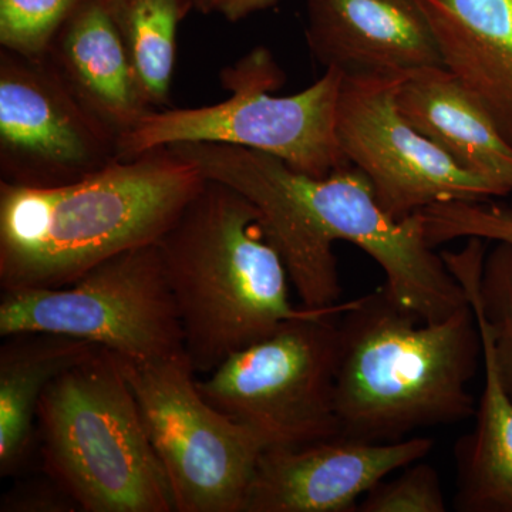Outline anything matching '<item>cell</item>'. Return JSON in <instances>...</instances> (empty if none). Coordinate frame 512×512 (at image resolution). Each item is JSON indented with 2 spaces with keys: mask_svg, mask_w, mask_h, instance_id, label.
I'll return each instance as SVG.
<instances>
[{
  "mask_svg": "<svg viewBox=\"0 0 512 512\" xmlns=\"http://www.w3.org/2000/svg\"><path fill=\"white\" fill-rule=\"evenodd\" d=\"M185 154L207 180L229 185L258 208L305 308L340 303L335 241L375 259L390 295L424 322H439L467 305L463 286L427 239L420 212L403 220L387 214L355 165L315 178L269 154L228 144L192 143Z\"/></svg>",
  "mask_w": 512,
  "mask_h": 512,
  "instance_id": "cell-1",
  "label": "cell"
},
{
  "mask_svg": "<svg viewBox=\"0 0 512 512\" xmlns=\"http://www.w3.org/2000/svg\"><path fill=\"white\" fill-rule=\"evenodd\" d=\"M204 183L168 147L60 187L0 181V288H64L111 256L157 244Z\"/></svg>",
  "mask_w": 512,
  "mask_h": 512,
  "instance_id": "cell-2",
  "label": "cell"
},
{
  "mask_svg": "<svg viewBox=\"0 0 512 512\" xmlns=\"http://www.w3.org/2000/svg\"><path fill=\"white\" fill-rule=\"evenodd\" d=\"M338 328L335 407L342 436L392 443L476 416L468 384L483 360V342L470 303L424 322L383 285L353 299Z\"/></svg>",
  "mask_w": 512,
  "mask_h": 512,
  "instance_id": "cell-3",
  "label": "cell"
},
{
  "mask_svg": "<svg viewBox=\"0 0 512 512\" xmlns=\"http://www.w3.org/2000/svg\"><path fill=\"white\" fill-rule=\"evenodd\" d=\"M195 373L208 375L239 350L292 319L342 315L293 306L288 271L258 208L241 192L207 180L157 242Z\"/></svg>",
  "mask_w": 512,
  "mask_h": 512,
  "instance_id": "cell-4",
  "label": "cell"
},
{
  "mask_svg": "<svg viewBox=\"0 0 512 512\" xmlns=\"http://www.w3.org/2000/svg\"><path fill=\"white\" fill-rule=\"evenodd\" d=\"M36 440L43 471L80 511H175L136 396L109 350L97 349L47 386Z\"/></svg>",
  "mask_w": 512,
  "mask_h": 512,
  "instance_id": "cell-5",
  "label": "cell"
},
{
  "mask_svg": "<svg viewBox=\"0 0 512 512\" xmlns=\"http://www.w3.org/2000/svg\"><path fill=\"white\" fill-rule=\"evenodd\" d=\"M343 74L326 69L308 89L274 96L284 82L268 49L256 47L221 73L227 100L195 109L153 110L120 140V160L177 143H217L261 151L309 177L349 165L336 137Z\"/></svg>",
  "mask_w": 512,
  "mask_h": 512,
  "instance_id": "cell-6",
  "label": "cell"
},
{
  "mask_svg": "<svg viewBox=\"0 0 512 512\" xmlns=\"http://www.w3.org/2000/svg\"><path fill=\"white\" fill-rule=\"evenodd\" d=\"M19 332L87 340L136 363L185 356L183 325L157 244L111 256L64 288L2 291L0 336Z\"/></svg>",
  "mask_w": 512,
  "mask_h": 512,
  "instance_id": "cell-7",
  "label": "cell"
},
{
  "mask_svg": "<svg viewBox=\"0 0 512 512\" xmlns=\"http://www.w3.org/2000/svg\"><path fill=\"white\" fill-rule=\"evenodd\" d=\"M336 315L288 320L268 338L225 359L198 390L268 447L303 446L339 436L335 387Z\"/></svg>",
  "mask_w": 512,
  "mask_h": 512,
  "instance_id": "cell-8",
  "label": "cell"
},
{
  "mask_svg": "<svg viewBox=\"0 0 512 512\" xmlns=\"http://www.w3.org/2000/svg\"><path fill=\"white\" fill-rule=\"evenodd\" d=\"M117 360L167 474L175 511L242 512L265 441L202 397L187 355Z\"/></svg>",
  "mask_w": 512,
  "mask_h": 512,
  "instance_id": "cell-9",
  "label": "cell"
},
{
  "mask_svg": "<svg viewBox=\"0 0 512 512\" xmlns=\"http://www.w3.org/2000/svg\"><path fill=\"white\" fill-rule=\"evenodd\" d=\"M406 76H343L336 137L348 163L375 190L380 207L403 220L439 202L491 201L490 184L468 173L420 134L397 106Z\"/></svg>",
  "mask_w": 512,
  "mask_h": 512,
  "instance_id": "cell-10",
  "label": "cell"
},
{
  "mask_svg": "<svg viewBox=\"0 0 512 512\" xmlns=\"http://www.w3.org/2000/svg\"><path fill=\"white\" fill-rule=\"evenodd\" d=\"M117 160L119 138L74 96L46 56L0 49V181L60 187Z\"/></svg>",
  "mask_w": 512,
  "mask_h": 512,
  "instance_id": "cell-11",
  "label": "cell"
},
{
  "mask_svg": "<svg viewBox=\"0 0 512 512\" xmlns=\"http://www.w3.org/2000/svg\"><path fill=\"white\" fill-rule=\"evenodd\" d=\"M433 446L429 437L370 443L339 434L265 448L242 512H355L376 484L424 460Z\"/></svg>",
  "mask_w": 512,
  "mask_h": 512,
  "instance_id": "cell-12",
  "label": "cell"
},
{
  "mask_svg": "<svg viewBox=\"0 0 512 512\" xmlns=\"http://www.w3.org/2000/svg\"><path fill=\"white\" fill-rule=\"evenodd\" d=\"M306 42L320 64L346 76L444 67L416 0H308Z\"/></svg>",
  "mask_w": 512,
  "mask_h": 512,
  "instance_id": "cell-13",
  "label": "cell"
},
{
  "mask_svg": "<svg viewBox=\"0 0 512 512\" xmlns=\"http://www.w3.org/2000/svg\"><path fill=\"white\" fill-rule=\"evenodd\" d=\"M485 242L481 238H467L466 247L460 251L441 252L448 271L463 286L476 316L485 372L476 427L461 437L454 448L456 510L512 512V400L498 373L493 339L478 295L487 255Z\"/></svg>",
  "mask_w": 512,
  "mask_h": 512,
  "instance_id": "cell-14",
  "label": "cell"
},
{
  "mask_svg": "<svg viewBox=\"0 0 512 512\" xmlns=\"http://www.w3.org/2000/svg\"><path fill=\"white\" fill-rule=\"evenodd\" d=\"M45 56L83 106L119 138V144L156 110L137 82L107 0H80Z\"/></svg>",
  "mask_w": 512,
  "mask_h": 512,
  "instance_id": "cell-15",
  "label": "cell"
},
{
  "mask_svg": "<svg viewBox=\"0 0 512 512\" xmlns=\"http://www.w3.org/2000/svg\"><path fill=\"white\" fill-rule=\"evenodd\" d=\"M404 119L468 173L512 194V144L483 104L446 67L404 77L397 90Z\"/></svg>",
  "mask_w": 512,
  "mask_h": 512,
  "instance_id": "cell-16",
  "label": "cell"
},
{
  "mask_svg": "<svg viewBox=\"0 0 512 512\" xmlns=\"http://www.w3.org/2000/svg\"><path fill=\"white\" fill-rule=\"evenodd\" d=\"M443 66L512 144V0H416Z\"/></svg>",
  "mask_w": 512,
  "mask_h": 512,
  "instance_id": "cell-17",
  "label": "cell"
},
{
  "mask_svg": "<svg viewBox=\"0 0 512 512\" xmlns=\"http://www.w3.org/2000/svg\"><path fill=\"white\" fill-rule=\"evenodd\" d=\"M0 346V477L18 476L37 446L40 399L50 383L96 352L87 340L19 332Z\"/></svg>",
  "mask_w": 512,
  "mask_h": 512,
  "instance_id": "cell-18",
  "label": "cell"
},
{
  "mask_svg": "<svg viewBox=\"0 0 512 512\" xmlns=\"http://www.w3.org/2000/svg\"><path fill=\"white\" fill-rule=\"evenodd\" d=\"M111 19L148 103L170 106L178 28L192 0H107Z\"/></svg>",
  "mask_w": 512,
  "mask_h": 512,
  "instance_id": "cell-19",
  "label": "cell"
},
{
  "mask_svg": "<svg viewBox=\"0 0 512 512\" xmlns=\"http://www.w3.org/2000/svg\"><path fill=\"white\" fill-rule=\"evenodd\" d=\"M478 295L493 339L498 373L512 400L511 244L494 242V247L487 251Z\"/></svg>",
  "mask_w": 512,
  "mask_h": 512,
  "instance_id": "cell-20",
  "label": "cell"
},
{
  "mask_svg": "<svg viewBox=\"0 0 512 512\" xmlns=\"http://www.w3.org/2000/svg\"><path fill=\"white\" fill-rule=\"evenodd\" d=\"M434 248L458 238H481L512 245V207L490 201H448L420 211Z\"/></svg>",
  "mask_w": 512,
  "mask_h": 512,
  "instance_id": "cell-21",
  "label": "cell"
},
{
  "mask_svg": "<svg viewBox=\"0 0 512 512\" xmlns=\"http://www.w3.org/2000/svg\"><path fill=\"white\" fill-rule=\"evenodd\" d=\"M80 0H0V47L43 57Z\"/></svg>",
  "mask_w": 512,
  "mask_h": 512,
  "instance_id": "cell-22",
  "label": "cell"
},
{
  "mask_svg": "<svg viewBox=\"0 0 512 512\" xmlns=\"http://www.w3.org/2000/svg\"><path fill=\"white\" fill-rule=\"evenodd\" d=\"M360 512H446L439 471L416 461L390 481H380L360 501Z\"/></svg>",
  "mask_w": 512,
  "mask_h": 512,
  "instance_id": "cell-23",
  "label": "cell"
},
{
  "mask_svg": "<svg viewBox=\"0 0 512 512\" xmlns=\"http://www.w3.org/2000/svg\"><path fill=\"white\" fill-rule=\"evenodd\" d=\"M79 504L52 477L20 481L3 494L0 512H73Z\"/></svg>",
  "mask_w": 512,
  "mask_h": 512,
  "instance_id": "cell-24",
  "label": "cell"
},
{
  "mask_svg": "<svg viewBox=\"0 0 512 512\" xmlns=\"http://www.w3.org/2000/svg\"><path fill=\"white\" fill-rule=\"evenodd\" d=\"M278 2L279 0H217L215 12L220 13L229 22H238L248 18L252 13L272 8Z\"/></svg>",
  "mask_w": 512,
  "mask_h": 512,
  "instance_id": "cell-25",
  "label": "cell"
},
{
  "mask_svg": "<svg viewBox=\"0 0 512 512\" xmlns=\"http://www.w3.org/2000/svg\"><path fill=\"white\" fill-rule=\"evenodd\" d=\"M215 2L217 0H192L194 9L201 12L202 15H210V13L215 12Z\"/></svg>",
  "mask_w": 512,
  "mask_h": 512,
  "instance_id": "cell-26",
  "label": "cell"
}]
</instances>
